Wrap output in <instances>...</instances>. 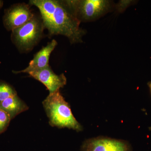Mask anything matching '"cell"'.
I'll use <instances>...</instances> for the list:
<instances>
[{
	"mask_svg": "<svg viewBox=\"0 0 151 151\" xmlns=\"http://www.w3.org/2000/svg\"><path fill=\"white\" fill-rule=\"evenodd\" d=\"M80 23L66 1H58L51 25L47 30L50 35L65 36L71 43L81 42L84 32L79 27Z\"/></svg>",
	"mask_w": 151,
	"mask_h": 151,
	"instance_id": "6da1fadb",
	"label": "cell"
},
{
	"mask_svg": "<svg viewBox=\"0 0 151 151\" xmlns=\"http://www.w3.org/2000/svg\"><path fill=\"white\" fill-rule=\"evenodd\" d=\"M42 104L52 127L67 128L78 132L83 129L73 116L69 104L59 91L50 93Z\"/></svg>",
	"mask_w": 151,
	"mask_h": 151,
	"instance_id": "7a4b0ae2",
	"label": "cell"
},
{
	"mask_svg": "<svg viewBox=\"0 0 151 151\" xmlns=\"http://www.w3.org/2000/svg\"><path fill=\"white\" fill-rule=\"evenodd\" d=\"M45 28L42 18L35 15L26 23L13 30L11 38L19 51L28 52L40 41Z\"/></svg>",
	"mask_w": 151,
	"mask_h": 151,
	"instance_id": "3957f363",
	"label": "cell"
},
{
	"mask_svg": "<svg viewBox=\"0 0 151 151\" xmlns=\"http://www.w3.org/2000/svg\"><path fill=\"white\" fill-rule=\"evenodd\" d=\"M78 20L88 21L97 19L108 10L110 2L106 0L66 1Z\"/></svg>",
	"mask_w": 151,
	"mask_h": 151,
	"instance_id": "277c9868",
	"label": "cell"
},
{
	"mask_svg": "<svg viewBox=\"0 0 151 151\" xmlns=\"http://www.w3.org/2000/svg\"><path fill=\"white\" fill-rule=\"evenodd\" d=\"M81 151H133L129 143L126 141L98 137L84 141Z\"/></svg>",
	"mask_w": 151,
	"mask_h": 151,
	"instance_id": "5b68a950",
	"label": "cell"
},
{
	"mask_svg": "<svg viewBox=\"0 0 151 151\" xmlns=\"http://www.w3.org/2000/svg\"><path fill=\"white\" fill-rule=\"evenodd\" d=\"M34 16L28 5L24 3L17 4L6 10L3 23L6 29L12 31L26 23Z\"/></svg>",
	"mask_w": 151,
	"mask_h": 151,
	"instance_id": "8992f818",
	"label": "cell"
},
{
	"mask_svg": "<svg viewBox=\"0 0 151 151\" xmlns=\"http://www.w3.org/2000/svg\"><path fill=\"white\" fill-rule=\"evenodd\" d=\"M28 73L30 76L40 81L46 86L50 93L59 91L60 88L64 87L67 82L63 73L57 75L50 66Z\"/></svg>",
	"mask_w": 151,
	"mask_h": 151,
	"instance_id": "52a82bcc",
	"label": "cell"
},
{
	"mask_svg": "<svg viewBox=\"0 0 151 151\" xmlns=\"http://www.w3.org/2000/svg\"><path fill=\"white\" fill-rule=\"evenodd\" d=\"M57 45V42L52 40L47 45L43 47L40 51L37 52L32 60H31L28 66L24 70L19 71H14L15 73H29L32 71L41 70L49 66V60L50 54Z\"/></svg>",
	"mask_w": 151,
	"mask_h": 151,
	"instance_id": "ba28073f",
	"label": "cell"
},
{
	"mask_svg": "<svg viewBox=\"0 0 151 151\" xmlns=\"http://www.w3.org/2000/svg\"><path fill=\"white\" fill-rule=\"evenodd\" d=\"M31 5L39 9L45 28L48 29L51 25L52 17L57 6L56 0H31L29 2Z\"/></svg>",
	"mask_w": 151,
	"mask_h": 151,
	"instance_id": "9c48e42d",
	"label": "cell"
},
{
	"mask_svg": "<svg viewBox=\"0 0 151 151\" xmlns=\"http://www.w3.org/2000/svg\"><path fill=\"white\" fill-rule=\"evenodd\" d=\"M0 108L7 113L12 120L20 113L27 111L29 108L17 95H16L0 103Z\"/></svg>",
	"mask_w": 151,
	"mask_h": 151,
	"instance_id": "30bf717a",
	"label": "cell"
},
{
	"mask_svg": "<svg viewBox=\"0 0 151 151\" xmlns=\"http://www.w3.org/2000/svg\"><path fill=\"white\" fill-rule=\"evenodd\" d=\"M16 95L17 92L12 86L4 81H0V103Z\"/></svg>",
	"mask_w": 151,
	"mask_h": 151,
	"instance_id": "8fae6325",
	"label": "cell"
},
{
	"mask_svg": "<svg viewBox=\"0 0 151 151\" xmlns=\"http://www.w3.org/2000/svg\"><path fill=\"white\" fill-rule=\"evenodd\" d=\"M11 120L9 114L0 108V134L6 130Z\"/></svg>",
	"mask_w": 151,
	"mask_h": 151,
	"instance_id": "7c38bea8",
	"label": "cell"
},
{
	"mask_svg": "<svg viewBox=\"0 0 151 151\" xmlns=\"http://www.w3.org/2000/svg\"><path fill=\"white\" fill-rule=\"evenodd\" d=\"M132 1H121L117 6V9L120 12L124 11L132 3Z\"/></svg>",
	"mask_w": 151,
	"mask_h": 151,
	"instance_id": "4fadbf2b",
	"label": "cell"
},
{
	"mask_svg": "<svg viewBox=\"0 0 151 151\" xmlns=\"http://www.w3.org/2000/svg\"><path fill=\"white\" fill-rule=\"evenodd\" d=\"M3 5V2L2 1H0V9L2 7Z\"/></svg>",
	"mask_w": 151,
	"mask_h": 151,
	"instance_id": "5bb4252c",
	"label": "cell"
},
{
	"mask_svg": "<svg viewBox=\"0 0 151 151\" xmlns=\"http://www.w3.org/2000/svg\"><path fill=\"white\" fill-rule=\"evenodd\" d=\"M148 85L149 87H150V90L151 92V82H150V83L148 84Z\"/></svg>",
	"mask_w": 151,
	"mask_h": 151,
	"instance_id": "9a60e30c",
	"label": "cell"
}]
</instances>
